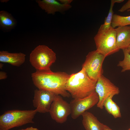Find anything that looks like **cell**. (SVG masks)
<instances>
[{"label":"cell","instance_id":"cell-1","mask_svg":"<svg viewBox=\"0 0 130 130\" xmlns=\"http://www.w3.org/2000/svg\"><path fill=\"white\" fill-rule=\"evenodd\" d=\"M70 75L65 72L36 70L32 74L31 77L33 84L38 89L69 98L71 96L66 89L65 85Z\"/></svg>","mask_w":130,"mask_h":130},{"label":"cell","instance_id":"cell-2","mask_svg":"<svg viewBox=\"0 0 130 130\" xmlns=\"http://www.w3.org/2000/svg\"><path fill=\"white\" fill-rule=\"evenodd\" d=\"M96 82L91 79L82 68L79 72L70 75L65 88L73 99L82 98L95 91Z\"/></svg>","mask_w":130,"mask_h":130},{"label":"cell","instance_id":"cell-3","mask_svg":"<svg viewBox=\"0 0 130 130\" xmlns=\"http://www.w3.org/2000/svg\"><path fill=\"white\" fill-rule=\"evenodd\" d=\"M36 109L13 110L5 111L0 116V130H9L29 123H34L33 119Z\"/></svg>","mask_w":130,"mask_h":130},{"label":"cell","instance_id":"cell-4","mask_svg":"<svg viewBox=\"0 0 130 130\" xmlns=\"http://www.w3.org/2000/svg\"><path fill=\"white\" fill-rule=\"evenodd\" d=\"M55 53L45 45H39L31 53L29 61L36 70L47 71L51 70L50 67L56 60Z\"/></svg>","mask_w":130,"mask_h":130},{"label":"cell","instance_id":"cell-5","mask_svg":"<svg viewBox=\"0 0 130 130\" xmlns=\"http://www.w3.org/2000/svg\"><path fill=\"white\" fill-rule=\"evenodd\" d=\"M96 50L105 57L118 52L116 45L117 32L115 28L98 31L94 37Z\"/></svg>","mask_w":130,"mask_h":130},{"label":"cell","instance_id":"cell-6","mask_svg":"<svg viewBox=\"0 0 130 130\" xmlns=\"http://www.w3.org/2000/svg\"><path fill=\"white\" fill-rule=\"evenodd\" d=\"M106 57L96 50L89 52L82 65L88 77L97 82L99 77L103 75V62Z\"/></svg>","mask_w":130,"mask_h":130},{"label":"cell","instance_id":"cell-7","mask_svg":"<svg viewBox=\"0 0 130 130\" xmlns=\"http://www.w3.org/2000/svg\"><path fill=\"white\" fill-rule=\"evenodd\" d=\"M95 91L99 98L97 107L101 109L103 108L104 103L107 98L109 97L112 98L115 95H118L120 92L119 88L103 75L98 78Z\"/></svg>","mask_w":130,"mask_h":130},{"label":"cell","instance_id":"cell-8","mask_svg":"<svg viewBox=\"0 0 130 130\" xmlns=\"http://www.w3.org/2000/svg\"><path fill=\"white\" fill-rule=\"evenodd\" d=\"M99 101L98 96L95 91L84 97L73 99L69 103L72 118L74 119L77 118L87 110L97 105Z\"/></svg>","mask_w":130,"mask_h":130},{"label":"cell","instance_id":"cell-9","mask_svg":"<svg viewBox=\"0 0 130 130\" xmlns=\"http://www.w3.org/2000/svg\"><path fill=\"white\" fill-rule=\"evenodd\" d=\"M49 112L51 118L56 122L63 124L67 120L71 114L70 104L64 100L59 95H56Z\"/></svg>","mask_w":130,"mask_h":130},{"label":"cell","instance_id":"cell-10","mask_svg":"<svg viewBox=\"0 0 130 130\" xmlns=\"http://www.w3.org/2000/svg\"><path fill=\"white\" fill-rule=\"evenodd\" d=\"M56 95L50 91L42 89H36L32 102L37 112L45 113L49 112Z\"/></svg>","mask_w":130,"mask_h":130},{"label":"cell","instance_id":"cell-11","mask_svg":"<svg viewBox=\"0 0 130 130\" xmlns=\"http://www.w3.org/2000/svg\"><path fill=\"white\" fill-rule=\"evenodd\" d=\"M39 6L48 14H54L55 13H63L72 7L70 4H62L55 0H36Z\"/></svg>","mask_w":130,"mask_h":130},{"label":"cell","instance_id":"cell-12","mask_svg":"<svg viewBox=\"0 0 130 130\" xmlns=\"http://www.w3.org/2000/svg\"><path fill=\"white\" fill-rule=\"evenodd\" d=\"M115 29L117 47L119 50L127 49L130 45V26H119Z\"/></svg>","mask_w":130,"mask_h":130},{"label":"cell","instance_id":"cell-13","mask_svg":"<svg viewBox=\"0 0 130 130\" xmlns=\"http://www.w3.org/2000/svg\"><path fill=\"white\" fill-rule=\"evenodd\" d=\"M26 55L21 52L10 53L6 51H0V61L19 67L25 62Z\"/></svg>","mask_w":130,"mask_h":130},{"label":"cell","instance_id":"cell-14","mask_svg":"<svg viewBox=\"0 0 130 130\" xmlns=\"http://www.w3.org/2000/svg\"><path fill=\"white\" fill-rule=\"evenodd\" d=\"M82 115V124L85 130H104V124L92 113L86 111Z\"/></svg>","mask_w":130,"mask_h":130},{"label":"cell","instance_id":"cell-15","mask_svg":"<svg viewBox=\"0 0 130 130\" xmlns=\"http://www.w3.org/2000/svg\"><path fill=\"white\" fill-rule=\"evenodd\" d=\"M16 24L15 19L9 13L4 10L0 12V26L4 29L11 30Z\"/></svg>","mask_w":130,"mask_h":130},{"label":"cell","instance_id":"cell-16","mask_svg":"<svg viewBox=\"0 0 130 130\" xmlns=\"http://www.w3.org/2000/svg\"><path fill=\"white\" fill-rule=\"evenodd\" d=\"M108 113L113 116L115 118L121 117L119 107L112 100V98L108 97L104 101L103 104Z\"/></svg>","mask_w":130,"mask_h":130},{"label":"cell","instance_id":"cell-17","mask_svg":"<svg viewBox=\"0 0 130 130\" xmlns=\"http://www.w3.org/2000/svg\"><path fill=\"white\" fill-rule=\"evenodd\" d=\"M130 25V16H123L114 14L111 22V26L113 28L117 27Z\"/></svg>","mask_w":130,"mask_h":130},{"label":"cell","instance_id":"cell-18","mask_svg":"<svg viewBox=\"0 0 130 130\" xmlns=\"http://www.w3.org/2000/svg\"><path fill=\"white\" fill-rule=\"evenodd\" d=\"M124 55L123 60L119 61L117 66L122 67L121 72L130 70V54L127 49L122 50Z\"/></svg>","mask_w":130,"mask_h":130},{"label":"cell","instance_id":"cell-19","mask_svg":"<svg viewBox=\"0 0 130 130\" xmlns=\"http://www.w3.org/2000/svg\"><path fill=\"white\" fill-rule=\"evenodd\" d=\"M114 4L113 3L111 2L110 6L108 15L105 18L104 24L101 25L98 31H102L108 29L112 27L111 22L114 14L113 8Z\"/></svg>","mask_w":130,"mask_h":130},{"label":"cell","instance_id":"cell-20","mask_svg":"<svg viewBox=\"0 0 130 130\" xmlns=\"http://www.w3.org/2000/svg\"><path fill=\"white\" fill-rule=\"evenodd\" d=\"M130 9V0H128L118 10V11L123 12Z\"/></svg>","mask_w":130,"mask_h":130},{"label":"cell","instance_id":"cell-21","mask_svg":"<svg viewBox=\"0 0 130 130\" xmlns=\"http://www.w3.org/2000/svg\"><path fill=\"white\" fill-rule=\"evenodd\" d=\"M7 76L6 73L5 72L0 71V79H4L7 78Z\"/></svg>","mask_w":130,"mask_h":130},{"label":"cell","instance_id":"cell-22","mask_svg":"<svg viewBox=\"0 0 130 130\" xmlns=\"http://www.w3.org/2000/svg\"><path fill=\"white\" fill-rule=\"evenodd\" d=\"M59 1L61 3L65 4H70L73 1L72 0H59Z\"/></svg>","mask_w":130,"mask_h":130},{"label":"cell","instance_id":"cell-23","mask_svg":"<svg viewBox=\"0 0 130 130\" xmlns=\"http://www.w3.org/2000/svg\"><path fill=\"white\" fill-rule=\"evenodd\" d=\"M18 130H39L36 128H34L33 127H28L25 129H22Z\"/></svg>","mask_w":130,"mask_h":130},{"label":"cell","instance_id":"cell-24","mask_svg":"<svg viewBox=\"0 0 130 130\" xmlns=\"http://www.w3.org/2000/svg\"><path fill=\"white\" fill-rule=\"evenodd\" d=\"M124 0H111V2H112L114 4H115V3H120L123 2Z\"/></svg>","mask_w":130,"mask_h":130},{"label":"cell","instance_id":"cell-25","mask_svg":"<svg viewBox=\"0 0 130 130\" xmlns=\"http://www.w3.org/2000/svg\"><path fill=\"white\" fill-rule=\"evenodd\" d=\"M104 130H113L108 126L107 125L104 124Z\"/></svg>","mask_w":130,"mask_h":130},{"label":"cell","instance_id":"cell-26","mask_svg":"<svg viewBox=\"0 0 130 130\" xmlns=\"http://www.w3.org/2000/svg\"><path fill=\"white\" fill-rule=\"evenodd\" d=\"M3 65V64L2 63H0V68L2 69Z\"/></svg>","mask_w":130,"mask_h":130},{"label":"cell","instance_id":"cell-27","mask_svg":"<svg viewBox=\"0 0 130 130\" xmlns=\"http://www.w3.org/2000/svg\"><path fill=\"white\" fill-rule=\"evenodd\" d=\"M127 49L129 52V53L130 54V45L127 48Z\"/></svg>","mask_w":130,"mask_h":130},{"label":"cell","instance_id":"cell-28","mask_svg":"<svg viewBox=\"0 0 130 130\" xmlns=\"http://www.w3.org/2000/svg\"><path fill=\"white\" fill-rule=\"evenodd\" d=\"M127 11L128 12H129V11H130V9H129Z\"/></svg>","mask_w":130,"mask_h":130},{"label":"cell","instance_id":"cell-29","mask_svg":"<svg viewBox=\"0 0 130 130\" xmlns=\"http://www.w3.org/2000/svg\"><path fill=\"white\" fill-rule=\"evenodd\" d=\"M127 130H130V128H129Z\"/></svg>","mask_w":130,"mask_h":130}]
</instances>
